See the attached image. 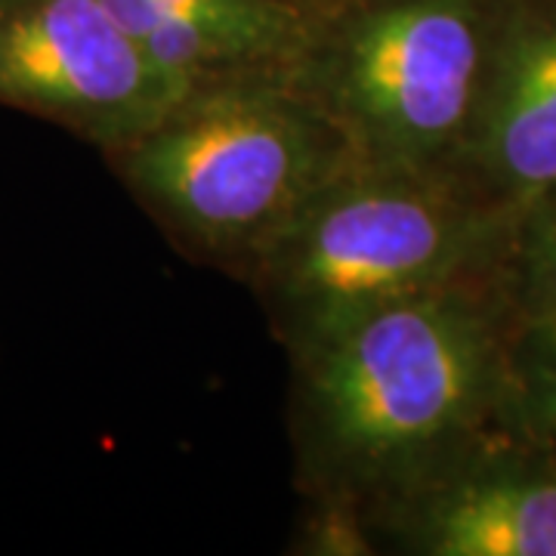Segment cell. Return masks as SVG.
I'll return each instance as SVG.
<instances>
[{"label":"cell","mask_w":556,"mask_h":556,"mask_svg":"<svg viewBox=\"0 0 556 556\" xmlns=\"http://www.w3.org/2000/svg\"><path fill=\"white\" fill-rule=\"evenodd\" d=\"M492 276L396 300L291 356V433L316 504L368 519L485 448L517 383Z\"/></svg>","instance_id":"6da1fadb"},{"label":"cell","mask_w":556,"mask_h":556,"mask_svg":"<svg viewBox=\"0 0 556 556\" xmlns=\"http://www.w3.org/2000/svg\"><path fill=\"white\" fill-rule=\"evenodd\" d=\"M514 226L464 179L356 161L241 276L298 356L396 300L501 273Z\"/></svg>","instance_id":"7a4b0ae2"},{"label":"cell","mask_w":556,"mask_h":556,"mask_svg":"<svg viewBox=\"0 0 556 556\" xmlns=\"http://www.w3.org/2000/svg\"><path fill=\"white\" fill-rule=\"evenodd\" d=\"M112 161L167 239L239 276L325 182L356 164L285 68L192 84Z\"/></svg>","instance_id":"3957f363"},{"label":"cell","mask_w":556,"mask_h":556,"mask_svg":"<svg viewBox=\"0 0 556 556\" xmlns=\"http://www.w3.org/2000/svg\"><path fill=\"white\" fill-rule=\"evenodd\" d=\"M504 0H306L285 75L358 164L457 177Z\"/></svg>","instance_id":"277c9868"},{"label":"cell","mask_w":556,"mask_h":556,"mask_svg":"<svg viewBox=\"0 0 556 556\" xmlns=\"http://www.w3.org/2000/svg\"><path fill=\"white\" fill-rule=\"evenodd\" d=\"M186 90L149 62L102 0H0V105L53 121L112 155Z\"/></svg>","instance_id":"5b68a950"},{"label":"cell","mask_w":556,"mask_h":556,"mask_svg":"<svg viewBox=\"0 0 556 556\" xmlns=\"http://www.w3.org/2000/svg\"><path fill=\"white\" fill-rule=\"evenodd\" d=\"M457 179L514 217L556 186V3H504Z\"/></svg>","instance_id":"8992f818"},{"label":"cell","mask_w":556,"mask_h":556,"mask_svg":"<svg viewBox=\"0 0 556 556\" xmlns=\"http://www.w3.org/2000/svg\"><path fill=\"white\" fill-rule=\"evenodd\" d=\"M399 551L420 556H556V457L479 448L448 473L368 517Z\"/></svg>","instance_id":"52a82bcc"},{"label":"cell","mask_w":556,"mask_h":556,"mask_svg":"<svg viewBox=\"0 0 556 556\" xmlns=\"http://www.w3.org/2000/svg\"><path fill=\"white\" fill-rule=\"evenodd\" d=\"M504 278L517 316L556 306V186L517 214Z\"/></svg>","instance_id":"ba28073f"},{"label":"cell","mask_w":556,"mask_h":556,"mask_svg":"<svg viewBox=\"0 0 556 556\" xmlns=\"http://www.w3.org/2000/svg\"><path fill=\"white\" fill-rule=\"evenodd\" d=\"M510 412L538 445L556 452V365H519Z\"/></svg>","instance_id":"9c48e42d"}]
</instances>
